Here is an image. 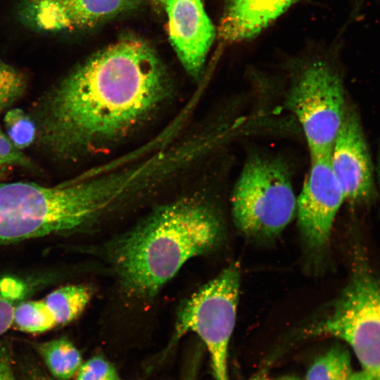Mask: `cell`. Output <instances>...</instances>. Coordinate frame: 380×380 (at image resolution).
<instances>
[{
    "label": "cell",
    "instance_id": "6da1fadb",
    "mask_svg": "<svg viewBox=\"0 0 380 380\" xmlns=\"http://www.w3.org/2000/svg\"><path fill=\"white\" fill-rule=\"evenodd\" d=\"M172 84L145 40L125 36L97 51L42 97L34 117L37 144L74 160L123 138L169 98Z\"/></svg>",
    "mask_w": 380,
    "mask_h": 380
},
{
    "label": "cell",
    "instance_id": "7a4b0ae2",
    "mask_svg": "<svg viewBox=\"0 0 380 380\" xmlns=\"http://www.w3.org/2000/svg\"><path fill=\"white\" fill-rule=\"evenodd\" d=\"M221 224L207 204L184 199L160 206L111 243L109 258L124 290L154 296L189 259L217 242Z\"/></svg>",
    "mask_w": 380,
    "mask_h": 380
},
{
    "label": "cell",
    "instance_id": "3957f363",
    "mask_svg": "<svg viewBox=\"0 0 380 380\" xmlns=\"http://www.w3.org/2000/svg\"><path fill=\"white\" fill-rule=\"evenodd\" d=\"M109 205L108 190L98 179L53 186L0 184V244L79 231Z\"/></svg>",
    "mask_w": 380,
    "mask_h": 380
},
{
    "label": "cell",
    "instance_id": "277c9868",
    "mask_svg": "<svg viewBox=\"0 0 380 380\" xmlns=\"http://www.w3.org/2000/svg\"><path fill=\"white\" fill-rule=\"evenodd\" d=\"M305 333L348 343L362 370L380 380V274L361 246L354 253L346 285L322 318Z\"/></svg>",
    "mask_w": 380,
    "mask_h": 380
},
{
    "label": "cell",
    "instance_id": "5b68a950",
    "mask_svg": "<svg viewBox=\"0 0 380 380\" xmlns=\"http://www.w3.org/2000/svg\"><path fill=\"white\" fill-rule=\"evenodd\" d=\"M297 199L286 167L274 159L248 160L235 184L232 211L237 227L253 236H272L293 218Z\"/></svg>",
    "mask_w": 380,
    "mask_h": 380
},
{
    "label": "cell",
    "instance_id": "8992f818",
    "mask_svg": "<svg viewBox=\"0 0 380 380\" xmlns=\"http://www.w3.org/2000/svg\"><path fill=\"white\" fill-rule=\"evenodd\" d=\"M239 285L238 269L229 266L186 300L177 313L174 341L186 333L196 334L209 353L215 380H229L228 350Z\"/></svg>",
    "mask_w": 380,
    "mask_h": 380
},
{
    "label": "cell",
    "instance_id": "52a82bcc",
    "mask_svg": "<svg viewBox=\"0 0 380 380\" xmlns=\"http://www.w3.org/2000/svg\"><path fill=\"white\" fill-rule=\"evenodd\" d=\"M289 102L310 156L329 154L346 114L343 85L337 72L321 60L308 64L295 80Z\"/></svg>",
    "mask_w": 380,
    "mask_h": 380
},
{
    "label": "cell",
    "instance_id": "ba28073f",
    "mask_svg": "<svg viewBox=\"0 0 380 380\" xmlns=\"http://www.w3.org/2000/svg\"><path fill=\"white\" fill-rule=\"evenodd\" d=\"M345 196L330 165L329 153L310 156V166L297 199L296 212L300 232L315 249L329 241L336 216Z\"/></svg>",
    "mask_w": 380,
    "mask_h": 380
},
{
    "label": "cell",
    "instance_id": "9c48e42d",
    "mask_svg": "<svg viewBox=\"0 0 380 380\" xmlns=\"http://www.w3.org/2000/svg\"><path fill=\"white\" fill-rule=\"evenodd\" d=\"M329 162L346 201L353 205L372 202L376 196L372 163L360 119L353 110L346 111Z\"/></svg>",
    "mask_w": 380,
    "mask_h": 380
},
{
    "label": "cell",
    "instance_id": "30bf717a",
    "mask_svg": "<svg viewBox=\"0 0 380 380\" xmlns=\"http://www.w3.org/2000/svg\"><path fill=\"white\" fill-rule=\"evenodd\" d=\"M170 42L186 72L195 79L203 72L217 32L202 0H166Z\"/></svg>",
    "mask_w": 380,
    "mask_h": 380
},
{
    "label": "cell",
    "instance_id": "8fae6325",
    "mask_svg": "<svg viewBox=\"0 0 380 380\" xmlns=\"http://www.w3.org/2000/svg\"><path fill=\"white\" fill-rule=\"evenodd\" d=\"M137 6L127 0H30L36 25L57 31L94 27Z\"/></svg>",
    "mask_w": 380,
    "mask_h": 380
},
{
    "label": "cell",
    "instance_id": "7c38bea8",
    "mask_svg": "<svg viewBox=\"0 0 380 380\" xmlns=\"http://www.w3.org/2000/svg\"><path fill=\"white\" fill-rule=\"evenodd\" d=\"M296 0H225L217 30L220 39L235 44L258 35Z\"/></svg>",
    "mask_w": 380,
    "mask_h": 380
},
{
    "label": "cell",
    "instance_id": "4fadbf2b",
    "mask_svg": "<svg viewBox=\"0 0 380 380\" xmlns=\"http://www.w3.org/2000/svg\"><path fill=\"white\" fill-rule=\"evenodd\" d=\"M92 297L89 286L70 284L61 286L44 299L57 326L65 325L77 319L84 310Z\"/></svg>",
    "mask_w": 380,
    "mask_h": 380
},
{
    "label": "cell",
    "instance_id": "5bb4252c",
    "mask_svg": "<svg viewBox=\"0 0 380 380\" xmlns=\"http://www.w3.org/2000/svg\"><path fill=\"white\" fill-rule=\"evenodd\" d=\"M36 348L52 376L58 380H69L82 364L81 353L66 338L41 343Z\"/></svg>",
    "mask_w": 380,
    "mask_h": 380
},
{
    "label": "cell",
    "instance_id": "9a60e30c",
    "mask_svg": "<svg viewBox=\"0 0 380 380\" xmlns=\"http://www.w3.org/2000/svg\"><path fill=\"white\" fill-rule=\"evenodd\" d=\"M352 374L349 351L336 346L315 360L307 372L305 380H348Z\"/></svg>",
    "mask_w": 380,
    "mask_h": 380
},
{
    "label": "cell",
    "instance_id": "2e32d148",
    "mask_svg": "<svg viewBox=\"0 0 380 380\" xmlns=\"http://www.w3.org/2000/svg\"><path fill=\"white\" fill-rule=\"evenodd\" d=\"M12 326L23 332L39 334L54 328L57 324L42 299L19 303L15 308Z\"/></svg>",
    "mask_w": 380,
    "mask_h": 380
},
{
    "label": "cell",
    "instance_id": "e0dca14e",
    "mask_svg": "<svg viewBox=\"0 0 380 380\" xmlns=\"http://www.w3.org/2000/svg\"><path fill=\"white\" fill-rule=\"evenodd\" d=\"M7 136L19 150L30 146L37 138L34 120L20 108L9 109L4 117Z\"/></svg>",
    "mask_w": 380,
    "mask_h": 380
},
{
    "label": "cell",
    "instance_id": "ac0fdd59",
    "mask_svg": "<svg viewBox=\"0 0 380 380\" xmlns=\"http://www.w3.org/2000/svg\"><path fill=\"white\" fill-rule=\"evenodd\" d=\"M25 293V285L15 278L0 279V336L13 324L15 308Z\"/></svg>",
    "mask_w": 380,
    "mask_h": 380
},
{
    "label": "cell",
    "instance_id": "d6986e66",
    "mask_svg": "<svg viewBox=\"0 0 380 380\" xmlns=\"http://www.w3.org/2000/svg\"><path fill=\"white\" fill-rule=\"evenodd\" d=\"M27 89L25 75L0 59V111L11 107Z\"/></svg>",
    "mask_w": 380,
    "mask_h": 380
},
{
    "label": "cell",
    "instance_id": "ffe728a7",
    "mask_svg": "<svg viewBox=\"0 0 380 380\" xmlns=\"http://www.w3.org/2000/svg\"><path fill=\"white\" fill-rule=\"evenodd\" d=\"M75 375V380H121L114 366L101 355L82 364Z\"/></svg>",
    "mask_w": 380,
    "mask_h": 380
},
{
    "label": "cell",
    "instance_id": "44dd1931",
    "mask_svg": "<svg viewBox=\"0 0 380 380\" xmlns=\"http://www.w3.org/2000/svg\"><path fill=\"white\" fill-rule=\"evenodd\" d=\"M4 166H20L33 167V163L21 150L17 148L7 135L0 130V167Z\"/></svg>",
    "mask_w": 380,
    "mask_h": 380
},
{
    "label": "cell",
    "instance_id": "7402d4cb",
    "mask_svg": "<svg viewBox=\"0 0 380 380\" xmlns=\"http://www.w3.org/2000/svg\"><path fill=\"white\" fill-rule=\"evenodd\" d=\"M0 380H17L12 369L11 355L6 343H0Z\"/></svg>",
    "mask_w": 380,
    "mask_h": 380
},
{
    "label": "cell",
    "instance_id": "603a6c76",
    "mask_svg": "<svg viewBox=\"0 0 380 380\" xmlns=\"http://www.w3.org/2000/svg\"><path fill=\"white\" fill-rule=\"evenodd\" d=\"M25 380H53L40 369L32 367L26 369Z\"/></svg>",
    "mask_w": 380,
    "mask_h": 380
},
{
    "label": "cell",
    "instance_id": "cb8c5ba5",
    "mask_svg": "<svg viewBox=\"0 0 380 380\" xmlns=\"http://www.w3.org/2000/svg\"><path fill=\"white\" fill-rule=\"evenodd\" d=\"M348 380H374L370 375L363 370L353 372Z\"/></svg>",
    "mask_w": 380,
    "mask_h": 380
},
{
    "label": "cell",
    "instance_id": "d4e9b609",
    "mask_svg": "<svg viewBox=\"0 0 380 380\" xmlns=\"http://www.w3.org/2000/svg\"><path fill=\"white\" fill-rule=\"evenodd\" d=\"M196 373V365L194 364V365H191L184 380H195Z\"/></svg>",
    "mask_w": 380,
    "mask_h": 380
},
{
    "label": "cell",
    "instance_id": "484cf974",
    "mask_svg": "<svg viewBox=\"0 0 380 380\" xmlns=\"http://www.w3.org/2000/svg\"><path fill=\"white\" fill-rule=\"evenodd\" d=\"M376 172L377 182H378L379 187L380 189V146H379V152H378Z\"/></svg>",
    "mask_w": 380,
    "mask_h": 380
},
{
    "label": "cell",
    "instance_id": "4316f807",
    "mask_svg": "<svg viewBox=\"0 0 380 380\" xmlns=\"http://www.w3.org/2000/svg\"><path fill=\"white\" fill-rule=\"evenodd\" d=\"M166 0H151L153 4L158 8H164Z\"/></svg>",
    "mask_w": 380,
    "mask_h": 380
},
{
    "label": "cell",
    "instance_id": "83f0119b",
    "mask_svg": "<svg viewBox=\"0 0 380 380\" xmlns=\"http://www.w3.org/2000/svg\"><path fill=\"white\" fill-rule=\"evenodd\" d=\"M276 380H305V379H300L298 377L293 376H285L279 377Z\"/></svg>",
    "mask_w": 380,
    "mask_h": 380
},
{
    "label": "cell",
    "instance_id": "f1b7e54d",
    "mask_svg": "<svg viewBox=\"0 0 380 380\" xmlns=\"http://www.w3.org/2000/svg\"><path fill=\"white\" fill-rule=\"evenodd\" d=\"M249 380H269L264 375H260V376H257L254 378H252Z\"/></svg>",
    "mask_w": 380,
    "mask_h": 380
},
{
    "label": "cell",
    "instance_id": "f546056e",
    "mask_svg": "<svg viewBox=\"0 0 380 380\" xmlns=\"http://www.w3.org/2000/svg\"><path fill=\"white\" fill-rule=\"evenodd\" d=\"M127 1H129L134 4H136L137 6L140 4V3L141 2V0H127Z\"/></svg>",
    "mask_w": 380,
    "mask_h": 380
}]
</instances>
